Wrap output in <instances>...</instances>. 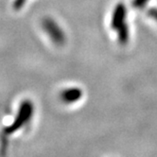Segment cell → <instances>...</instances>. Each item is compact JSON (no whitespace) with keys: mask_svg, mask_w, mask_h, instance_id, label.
I'll use <instances>...</instances> for the list:
<instances>
[{"mask_svg":"<svg viewBox=\"0 0 157 157\" xmlns=\"http://www.w3.org/2000/svg\"><path fill=\"white\" fill-rule=\"evenodd\" d=\"M127 16V9L123 3H118L113 13L111 20V27L113 29L117 30L121 25L125 23V19Z\"/></svg>","mask_w":157,"mask_h":157,"instance_id":"obj_3","label":"cell"},{"mask_svg":"<svg viewBox=\"0 0 157 157\" xmlns=\"http://www.w3.org/2000/svg\"><path fill=\"white\" fill-rule=\"evenodd\" d=\"M27 0H15L14 3H13V7L15 10H20L22 7L25 5Z\"/></svg>","mask_w":157,"mask_h":157,"instance_id":"obj_7","label":"cell"},{"mask_svg":"<svg viewBox=\"0 0 157 157\" xmlns=\"http://www.w3.org/2000/svg\"><path fill=\"white\" fill-rule=\"evenodd\" d=\"M43 28L55 44H57V46H63L65 42L64 33L53 19L44 18L43 20Z\"/></svg>","mask_w":157,"mask_h":157,"instance_id":"obj_2","label":"cell"},{"mask_svg":"<svg viewBox=\"0 0 157 157\" xmlns=\"http://www.w3.org/2000/svg\"><path fill=\"white\" fill-rule=\"evenodd\" d=\"M148 15L150 17H151L152 19H154L155 21H157V9L152 8V9L149 10H148Z\"/></svg>","mask_w":157,"mask_h":157,"instance_id":"obj_8","label":"cell"},{"mask_svg":"<svg viewBox=\"0 0 157 157\" xmlns=\"http://www.w3.org/2000/svg\"><path fill=\"white\" fill-rule=\"evenodd\" d=\"M148 1L149 0H132V7L136 8V9H141L147 4Z\"/></svg>","mask_w":157,"mask_h":157,"instance_id":"obj_6","label":"cell"},{"mask_svg":"<svg viewBox=\"0 0 157 157\" xmlns=\"http://www.w3.org/2000/svg\"><path fill=\"white\" fill-rule=\"evenodd\" d=\"M33 115V104L30 100H24L23 102L20 104L18 114L16 116L15 120L13 121V124H10L7 129V133H13L16 132L17 130L21 129L26 123H28L31 117Z\"/></svg>","mask_w":157,"mask_h":157,"instance_id":"obj_1","label":"cell"},{"mask_svg":"<svg viewBox=\"0 0 157 157\" xmlns=\"http://www.w3.org/2000/svg\"><path fill=\"white\" fill-rule=\"evenodd\" d=\"M82 97V89L78 88V87L64 89V90L62 91L60 94L61 99L65 103L76 102L78 99H81Z\"/></svg>","mask_w":157,"mask_h":157,"instance_id":"obj_4","label":"cell"},{"mask_svg":"<svg viewBox=\"0 0 157 157\" xmlns=\"http://www.w3.org/2000/svg\"><path fill=\"white\" fill-rule=\"evenodd\" d=\"M117 40L121 44H125L129 41V28L127 24L121 25L117 29Z\"/></svg>","mask_w":157,"mask_h":157,"instance_id":"obj_5","label":"cell"}]
</instances>
